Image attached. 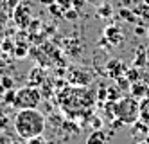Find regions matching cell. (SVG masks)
I'll return each mask as SVG.
<instances>
[{"instance_id": "6da1fadb", "label": "cell", "mask_w": 149, "mask_h": 144, "mask_svg": "<svg viewBox=\"0 0 149 144\" xmlns=\"http://www.w3.org/2000/svg\"><path fill=\"white\" fill-rule=\"evenodd\" d=\"M15 131L24 140L41 137L45 131V115L38 108L18 110L15 117Z\"/></svg>"}, {"instance_id": "7a4b0ae2", "label": "cell", "mask_w": 149, "mask_h": 144, "mask_svg": "<svg viewBox=\"0 0 149 144\" xmlns=\"http://www.w3.org/2000/svg\"><path fill=\"white\" fill-rule=\"evenodd\" d=\"M115 117L122 124H135L138 121V99L126 96L115 101Z\"/></svg>"}, {"instance_id": "3957f363", "label": "cell", "mask_w": 149, "mask_h": 144, "mask_svg": "<svg viewBox=\"0 0 149 144\" xmlns=\"http://www.w3.org/2000/svg\"><path fill=\"white\" fill-rule=\"evenodd\" d=\"M41 101V92L38 86H22L16 90V97H15V103L13 108L16 110H27V108H38Z\"/></svg>"}, {"instance_id": "277c9868", "label": "cell", "mask_w": 149, "mask_h": 144, "mask_svg": "<svg viewBox=\"0 0 149 144\" xmlns=\"http://www.w3.org/2000/svg\"><path fill=\"white\" fill-rule=\"evenodd\" d=\"M13 20H15V24L20 29H27L29 24L33 22L31 20V7L27 4H18L16 9H15V13H13Z\"/></svg>"}, {"instance_id": "5b68a950", "label": "cell", "mask_w": 149, "mask_h": 144, "mask_svg": "<svg viewBox=\"0 0 149 144\" xmlns=\"http://www.w3.org/2000/svg\"><path fill=\"white\" fill-rule=\"evenodd\" d=\"M104 38L108 40L113 47H120L122 43H124V32H122V29L119 25L111 24V25H106L104 27Z\"/></svg>"}, {"instance_id": "8992f818", "label": "cell", "mask_w": 149, "mask_h": 144, "mask_svg": "<svg viewBox=\"0 0 149 144\" xmlns=\"http://www.w3.org/2000/svg\"><path fill=\"white\" fill-rule=\"evenodd\" d=\"M106 70H108V74L113 77V79L117 81L119 77H122L124 74H126V65L120 61V60H110L108 61V65H106Z\"/></svg>"}, {"instance_id": "52a82bcc", "label": "cell", "mask_w": 149, "mask_h": 144, "mask_svg": "<svg viewBox=\"0 0 149 144\" xmlns=\"http://www.w3.org/2000/svg\"><path fill=\"white\" fill-rule=\"evenodd\" d=\"M43 81H45V70L41 67H36V65H34V67L31 69V72H29L27 85L29 86H40Z\"/></svg>"}, {"instance_id": "ba28073f", "label": "cell", "mask_w": 149, "mask_h": 144, "mask_svg": "<svg viewBox=\"0 0 149 144\" xmlns=\"http://www.w3.org/2000/svg\"><path fill=\"white\" fill-rule=\"evenodd\" d=\"M130 96H133L135 99L140 101V99H144V97L149 96V86L146 83H142V81H135L130 86Z\"/></svg>"}, {"instance_id": "9c48e42d", "label": "cell", "mask_w": 149, "mask_h": 144, "mask_svg": "<svg viewBox=\"0 0 149 144\" xmlns=\"http://www.w3.org/2000/svg\"><path fill=\"white\" fill-rule=\"evenodd\" d=\"M138 121L149 126V96L138 101Z\"/></svg>"}, {"instance_id": "30bf717a", "label": "cell", "mask_w": 149, "mask_h": 144, "mask_svg": "<svg viewBox=\"0 0 149 144\" xmlns=\"http://www.w3.org/2000/svg\"><path fill=\"white\" fill-rule=\"evenodd\" d=\"M108 142V135L104 130H93L86 139V144H106Z\"/></svg>"}, {"instance_id": "8fae6325", "label": "cell", "mask_w": 149, "mask_h": 144, "mask_svg": "<svg viewBox=\"0 0 149 144\" xmlns=\"http://www.w3.org/2000/svg\"><path fill=\"white\" fill-rule=\"evenodd\" d=\"M111 15H113V7H111L110 2H102V4L97 6V16H101V18H110Z\"/></svg>"}, {"instance_id": "7c38bea8", "label": "cell", "mask_w": 149, "mask_h": 144, "mask_svg": "<svg viewBox=\"0 0 149 144\" xmlns=\"http://www.w3.org/2000/svg\"><path fill=\"white\" fill-rule=\"evenodd\" d=\"M149 60H147V54H146V49H140L138 52H135V60H133V65L136 69H142L144 65L147 63Z\"/></svg>"}, {"instance_id": "4fadbf2b", "label": "cell", "mask_w": 149, "mask_h": 144, "mask_svg": "<svg viewBox=\"0 0 149 144\" xmlns=\"http://www.w3.org/2000/svg\"><path fill=\"white\" fill-rule=\"evenodd\" d=\"M119 16H120L122 20H126V22H130V24H135V22L138 20V16L135 15V11L126 9V7H122V9L119 11Z\"/></svg>"}, {"instance_id": "5bb4252c", "label": "cell", "mask_w": 149, "mask_h": 144, "mask_svg": "<svg viewBox=\"0 0 149 144\" xmlns=\"http://www.w3.org/2000/svg\"><path fill=\"white\" fill-rule=\"evenodd\" d=\"M124 76H126V79L130 81V83L140 81V77H142V74H140V69H136V67H133V69H127Z\"/></svg>"}, {"instance_id": "9a60e30c", "label": "cell", "mask_w": 149, "mask_h": 144, "mask_svg": "<svg viewBox=\"0 0 149 144\" xmlns=\"http://www.w3.org/2000/svg\"><path fill=\"white\" fill-rule=\"evenodd\" d=\"M135 15L140 18V20H149V4L142 2L140 6L135 9Z\"/></svg>"}, {"instance_id": "2e32d148", "label": "cell", "mask_w": 149, "mask_h": 144, "mask_svg": "<svg viewBox=\"0 0 149 144\" xmlns=\"http://www.w3.org/2000/svg\"><path fill=\"white\" fill-rule=\"evenodd\" d=\"M27 52H29L27 45H18V47H15V51H13V54H15L16 60H24V58H27Z\"/></svg>"}, {"instance_id": "e0dca14e", "label": "cell", "mask_w": 149, "mask_h": 144, "mask_svg": "<svg viewBox=\"0 0 149 144\" xmlns=\"http://www.w3.org/2000/svg\"><path fill=\"white\" fill-rule=\"evenodd\" d=\"M63 18L68 20V22H76V20L79 18V11L74 9V7H70V9H67L65 13H63Z\"/></svg>"}, {"instance_id": "ac0fdd59", "label": "cell", "mask_w": 149, "mask_h": 144, "mask_svg": "<svg viewBox=\"0 0 149 144\" xmlns=\"http://www.w3.org/2000/svg\"><path fill=\"white\" fill-rule=\"evenodd\" d=\"M15 97H16V90H15V88H9V90H6V92H4V103L13 106Z\"/></svg>"}, {"instance_id": "d6986e66", "label": "cell", "mask_w": 149, "mask_h": 144, "mask_svg": "<svg viewBox=\"0 0 149 144\" xmlns=\"http://www.w3.org/2000/svg\"><path fill=\"white\" fill-rule=\"evenodd\" d=\"M49 13H50L52 16H56V18H63V9H61L56 2L49 6Z\"/></svg>"}, {"instance_id": "ffe728a7", "label": "cell", "mask_w": 149, "mask_h": 144, "mask_svg": "<svg viewBox=\"0 0 149 144\" xmlns=\"http://www.w3.org/2000/svg\"><path fill=\"white\" fill-rule=\"evenodd\" d=\"M72 2H74V0H56V4L63 9V13H65L67 9H70V7H72Z\"/></svg>"}, {"instance_id": "44dd1931", "label": "cell", "mask_w": 149, "mask_h": 144, "mask_svg": "<svg viewBox=\"0 0 149 144\" xmlns=\"http://www.w3.org/2000/svg\"><path fill=\"white\" fill-rule=\"evenodd\" d=\"M0 85H2L6 90H9V88H13V85H15V81H13V77H2V81H0Z\"/></svg>"}, {"instance_id": "7402d4cb", "label": "cell", "mask_w": 149, "mask_h": 144, "mask_svg": "<svg viewBox=\"0 0 149 144\" xmlns=\"http://www.w3.org/2000/svg\"><path fill=\"white\" fill-rule=\"evenodd\" d=\"M25 144H50V142L47 139H43V137H34V139L25 140Z\"/></svg>"}, {"instance_id": "603a6c76", "label": "cell", "mask_w": 149, "mask_h": 144, "mask_svg": "<svg viewBox=\"0 0 149 144\" xmlns=\"http://www.w3.org/2000/svg\"><path fill=\"white\" fill-rule=\"evenodd\" d=\"M40 25H41V22H40V20H36V22H34V20H33V22H31V24H29V27H27V29H29V31H31V32H36V31H38V27H40Z\"/></svg>"}, {"instance_id": "cb8c5ba5", "label": "cell", "mask_w": 149, "mask_h": 144, "mask_svg": "<svg viewBox=\"0 0 149 144\" xmlns=\"http://www.w3.org/2000/svg\"><path fill=\"white\" fill-rule=\"evenodd\" d=\"M135 34L144 36V34H147V29H146V27H142V25H136V27H135Z\"/></svg>"}, {"instance_id": "d4e9b609", "label": "cell", "mask_w": 149, "mask_h": 144, "mask_svg": "<svg viewBox=\"0 0 149 144\" xmlns=\"http://www.w3.org/2000/svg\"><path fill=\"white\" fill-rule=\"evenodd\" d=\"M84 4H86V0H74V2H72V7H74V9H81Z\"/></svg>"}, {"instance_id": "484cf974", "label": "cell", "mask_w": 149, "mask_h": 144, "mask_svg": "<svg viewBox=\"0 0 149 144\" xmlns=\"http://www.w3.org/2000/svg\"><path fill=\"white\" fill-rule=\"evenodd\" d=\"M92 124L95 126V130H101V119H99V117H93V121H92Z\"/></svg>"}, {"instance_id": "4316f807", "label": "cell", "mask_w": 149, "mask_h": 144, "mask_svg": "<svg viewBox=\"0 0 149 144\" xmlns=\"http://www.w3.org/2000/svg\"><path fill=\"white\" fill-rule=\"evenodd\" d=\"M2 49H4V51H11V49H13V47H11V41L6 40V41H4V45H2Z\"/></svg>"}, {"instance_id": "83f0119b", "label": "cell", "mask_w": 149, "mask_h": 144, "mask_svg": "<svg viewBox=\"0 0 149 144\" xmlns=\"http://www.w3.org/2000/svg\"><path fill=\"white\" fill-rule=\"evenodd\" d=\"M6 124H7V119H6V117H0V130H4Z\"/></svg>"}, {"instance_id": "f1b7e54d", "label": "cell", "mask_w": 149, "mask_h": 144, "mask_svg": "<svg viewBox=\"0 0 149 144\" xmlns=\"http://www.w3.org/2000/svg\"><path fill=\"white\" fill-rule=\"evenodd\" d=\"M54 2H56V0H40V4H43V6H47V7H49L50 4H54Z\"/></svg>"}, {"instance_id": "f546056e", "label": "cell", "mask_w": 149, "mask_h": 144, "mask_svg": "<svg viewBox=\"0 0 149 144\" xmlns=\"http://www.w3.org/2000/svg\"><path fill=\"white\" fill-rule=\"evenodd\" d=\"M135 144H149V140H136Z\"/></svg>"}, {"instance_id": "4dcf8cb0", "label": "cell", "mask_w": 149, "mask_h": 144, "mask_svg": "<svg viewBox=\"0 0 149 144\" xmlns=\"http://www.w3.org/2000/svg\"><path fill=\"white\" fill-rule=\"evenodd\" d=\"M90 2H99V4H102V0H90Z\"/></svg>"}, {"instance_id": "1f68e13d", "label": "cell", "mask_w": 149, "mask_h": 144, "mask_svg": "<svg viewBox=\"0 0 149 144\" xmlns=\"http://www.w3.org/2000/svg\"><path fill=\"white\" fill-rule=\"evenodd\" d=\"M146 54H147V60H149V49H147V51H146Z\"/></svg>"}, {"instance_id": "d6a6232c", "label": "cell", "mask_w": 149, "mask_h": 144, "mask_svg": "<svg viewBox=\"0 0 149 144\" xmlns=\"http://www.w3.org/2000/svg\"><path fill=\"white\" fill-rule=\"evenodd\" d=\"M144 2H146V4H149V0H144Z\"/></svg>"}, {"instance_id": "836d02e7", "label": "cell", "mask_w": 149, "mask_h": 144, "mask_svg": "<svg viewBox=\"0 0 149 144\" xmlns=\"http://www.w3.org/2000/svg\"><path fill=\"white\" fill-rule=\"evenodd\" d=\"M147 36H149V27H147Z\"/></svg>"}]
</instances>
